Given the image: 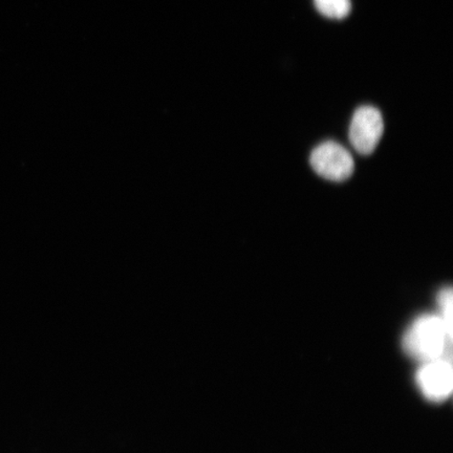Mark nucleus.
I'll return each mask as SVG.
<instances>
[{
	"label": "nucleus",
	"instance_id": "1",
	"mask_svg": "<svg viewBox=\"0 0 453 453\" xmlns=\"http://www.w3.org/2000/svg\"><path fill=\"white\" fill-rule=\"evenodd\" d=\"M452 331L438 314H424L412 322L403 336V349L423 362L451 359Z\"/></svg>",
	"mask_w": 453,
	"mask_h": 453
},
{
	"label": "nucleus",
	"instance_id": "2",
	"mask_svg": "<svg viewBox=\"0 0 453 453\" xmlns=\"http://www.w3.org/2000/svg\"><path fill=\"white\" fill-rule=\"evenodd\" d=\"M310 163L317 174L333 182H343L352 177L355 169L350 152L333 141L317 146L311 152Z\"/></svg>",
	"mask_w": 453,
	"mask_h": 453
},
{
	"label": "nucleus",
	"instance_id": "3",
	"mask_svg": "<svg viewBox=\"0 0 453 453\" xmlns=\"http://www.w3.org/2000/svg\"><path fill=\"white\" fill-rule=\"evenodd\" d=\"M384 123L380 111L365 105L359 107L350 122L349 137L354 149L361 155H370L380 142Z\"/></svg>",
	"mask_w": 453,
	"mask_h": 453
},
{
	"label": "nucleus",
	"instance_id": "4",
	"mask_svg": "<svg viewBox=\"0 0 453 453\" xmlns=\"http://www.w3.org/2000/svg\"><path fill=\"white\" fill-rule=\"evenodd\" d=\"M416 380L425 398L432 402H443L452 393L451 359L423 362L417 372Z\"/></svg>",
	"mask_w": 453,
	"mask_h": 453
},
{
	"label": "nucleus",
	"instance_id": "5",
	"mask_svg": "<svg viewBox=\"0 0 453 453\" xmlns=\"http://www.w3.org/2000/svg\"><path fill=\"white\" fill-rule=\"evenodd\" d=\"M315 7L322 15L333 19H343L349 13L350 0H314Z\"/></svg>",
	"mask_w": 453,
	"mask_h": 453
},
{
	"label": "nucleus",
	"instance_id": "6",
	"mask_svg": "<svg viewBox=\"0 0 453 453\" xmlns=\"http://www.w3.org/2000/svg\"><path fill=\"white\" fill-rule=\"evenodd\" d=\"M452 288L447 287L441 288L438 296L439 313L440 319L443 320L444 324L449 330L452 331Z\"/></svg>",
	"mask_w": 453,
	"mask_h": 453
}]
</instances>
